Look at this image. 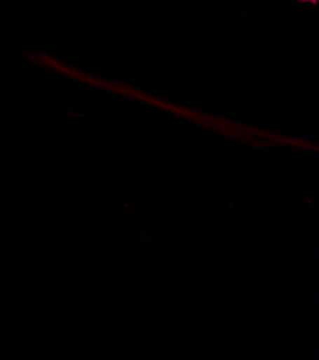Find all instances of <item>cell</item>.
I'll use <instances>...</instances> for the list:
<instances>
[{"instance_id":"1","label":"cell","mask_w":319,"mask_h":360,"mask_svg":"<svg viewBox=\"0 0 319 360\" xmlns=\"http://www.w3.org/2000/svg\"><path fill=\"white\" fill-rule=\"evenodd\" d=\"M295 2H299V4H305V5H313L316 6L319 4V0H295Z\"/></svg>"}]
</instances>
